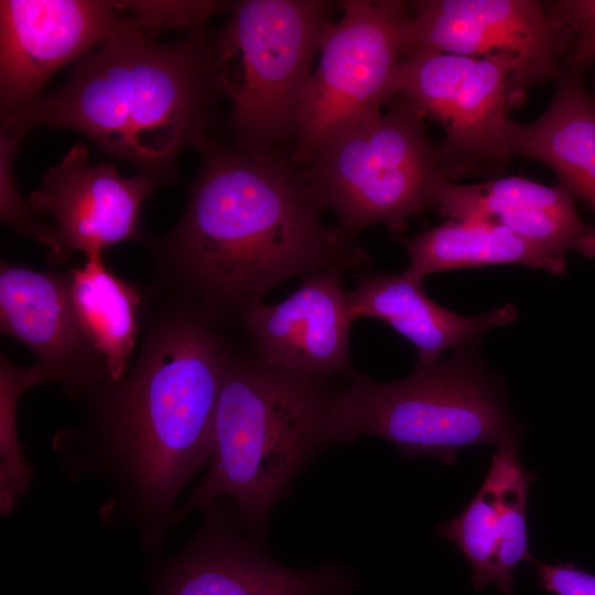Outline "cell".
<instances>
[{"mask_svg":"<svg viewBox=\"0 0 595 595\" xmlns=\"http://www.w3.org/2000/svg\"><path fill=\"white\" fill-rule=\"evenodd\" d=\"M47 383L42 367L35 363L21 367L0 358V513L8 516L22 501L33 483L34 470L19 442L17 408L23 393Z\"/></svg>","mask_w":595,"mask_h":595,"instance_id":"22","label":"cell"},{"mask_svg":"<svg viewBox=\"0 0 595 595\" xmlns=\"http://www.w3.org/2000/svg\"><path fill=\"white\" fill-rule=\"evenodd\" d=\"M555 83L551 102L536 120L508 118L502 154L547 165L559 185L595 214V99L585 90L582 69L569 63Z\"/></svg>","mask_w":595,"mask_h":595,"instance_id":"18","label":"cell"},{"mask_svg":"<svg viewBox=\"0 0 595 595\" xmlns=\"http://www.w3.org/2000/svg\"><path fill=\"white\" fill-rule=\"evenodd\" d=\"M539 587L553 595H595V574L573 563L534 561Z\"/></svg>","mask_w":595,"mask_h":595,"instance_id":"27","label":"cell"},{"mask_svg":"<svg viewBox=\"0 0 595 595\" xmlns=\"http://www.w3.org/2000/svg\"><path fill=\"white\" fill-rule=\"evenodd\" d=\"M404 245L407 271L420 280L436 272L489 264H522L553 274L565 271V258L489 224L448 219L407 239Z\"/></svg>","mask_w":595,"mask_h":595,"instance_id":"20","label":"cell"},{"mask_svg":"<svg viewBox=\"0 0 595 595\" xmlns=\"http://www.w3.org/2000/svg\"><path fill=\"white\" fill-rule=\"evenodd\" d=\"M336 389L235 349L223 380L207 469L176 508L173 527L219 500L245 532L261 534L275 504L325 446Z\"/></svg>","mask_w":595,"mask_h":595,"instance_id":"4","label":"cell"},{"mask_svg":"<svg viewBox=\"0 0 595 595\" xmlns=\"http://www.w3.org/2000/svg\"><path fill=\"white\" fill-rule=\"evenodd\" d=\"M345 271L331 267L310 273L284 301L250 307L240 324L251 354L269 366L304 376L353 378L349 338L354 320L344 289Z\"/></svg>","mask_w":595,"mask_h":595,"instance_id":"15","label":"cell"},{"mask_svg":"<svg viewBox=\"0 0 595 595\" xmlns=\"http://www.w3.org/2000/svg\"><path fill=\"white\" fill-rule=\"evenodd\" d=\"M0 331L37 358L47 383L85 403L111 381L102 357L86 338L75 314L69 274L1 262Z\"/></svg>","mask_w":595,"mask_h":595,"instance_id":"14","label":"cell"},{"mask_svg":"<svg viewBox=\"0 0 595 595\" xmlns=\"http://www.w3.org/2000/svg\"><path fill=\"white\" fill-rule=\"evenodd\" d=\"M196 151L199 170L181 219L144 242L151 292L226 328L286 280L371 263L354 236L323 223L325 206L291 154L241 150L214 137Z\"/></svg>","mask_w":595,"mask_h":595,"instance_id":"2","label":"cell"},{"mask_svg":"<svg viewBox=\"0 0 595 595\" xmlns=\"http://www.w3.org/2000/svg\"><path fill=\"white\" fill-rule=\"evenodd\" d=\"M304 88L291 151L300 166L326 141L381 113L405 56L410 2L342 0Z\"/></svg>","mask_w":595,"mask_h":595,"instance_id":"8","label":"cell"},{"mask_svg":"<svg viewBox=\"0 0 595 595\" xmlns=\"http://www.w3.org/2000/svg\"><path fill=\"white\" fill-rule=\"evenodd\" d=\"M388 110L326 141L300 165L336 226L354 236L372 225L402 230L409 217L435 208L443 175L423 116L402 95Z\"/></svg>","mask_w":595,"mask_h":595,"instance_id":"7","label":"cell"},{"mask_svg":"<svg viewBox=\"0 0 595 595\" xmlns=\"http://www.w3.org/2000/svg\"><path fill=\"white\" fill-rule=\"evenodd\" d=\"M67 270L78 323L105 360L111 381L117 380L129 370L142 332L144 292L116 275L102 255L86 257L83 267Z\"/></svg>","mask_w":595,"mask_h":595,"instance_id":"19","label":"cell"},{"mask_svg":"<svg viewBox=\"0 0 595 595\" xmlns=\"http://www.w3.org/2000/svg\"><path fill=\"white\" fill-rule=\"evenodd\" d=\"M516 68L509 53L475 57L418 51L401 62L394 95L444 128L436 153L450 181L506 160L501 134L509 118L508 82Z\"/></svg>","mask_w":595,"mask_h":595,"instance_id":"9","label":"cell"},{"mask_svg":"<svg viewBox=\"0 0 595 595\" xmlns=\"http://www.w3.org/2000/svg\"><path fill=\"white\" fill-rule=\"evenodd\" d=\"M136 28L121 1L1 0V118L40 97L60 68Z\"/></svg>","mask_w":595,"mask_h":595,"instance_id":"12","label":"cell"},{"mask_svg":"<svg viewBox=\"0 0 595 595\" xmlns=\"http://www.w3.org/2000/svg\"><path fill=\"white\" fill-rule=\"evenodd\" d=\"M410 8L405 56L435 51L516 57L517 68L508 82V109L519 106L530 87L556 79L574 45L569 28L537 0H420L411 1Z\"/></svg>","mask_w":595,"mask_h":595,"instance_id":"10","label":"cell"},{"mask_svg":"<svg viewBox=\"0 0 595 595\" xmlns=\"http://www.w3.org/2000/svg\"><path fill=\"white\" fill-rule=\"evenodd\" d=\"M594 63H595V60H594Z\"/></svg>","mask_w":595,"mask_h":595,"instance_id":"28","label":"cell"},{"mask_svg":"<svg viewBox=\"0 0 595 595\" xmlns=\"http://www.w3.org/2000/svg\"><path fill=\"white\" fill-rule=\"evenodd\" d=\"M137 26L155 37L161 31L205 26L213 14L229 11L232 2L225 1H121Z\"/></svg>","mask_w":595,"mask_h":595,"instance_id":"25","label":"cell"},{"mask_svg":"<svg viewBox=\"0 0 595 595\" xmlns=\"http://www.w3.org/2000/svg\"><path fill=\"white\" fill-rule=\"evenodd\" d=\"M333 7L324 0H241L210 31L230 104L232 147L262 151L295 139L301 98Z\"/></svg>","mask_w":595,"mask_h":595,"instance_id":"6","label":"cell"},{"mask_svg":"<svg viewBox=\"0 0 595 595\" xmlns=\"http://www.w3.org/2000/svg\"><path fill=\"white\" fill-rule=\"evenodd\" d=\"M522 433L500 379L473 348H464L397 381L355 375L349 386L335 391L328 440L332 445L378 436L404 458L433 456L452 465L462 450L474 445L519 448Z\"/></svg>","mask_w":595,"mask_h":595,"instance_id":"5","label":"cell"},{"mask_svg":"<svg viewBox=\"0 0 595 595\" xmlns=\"http://www.w3.org/2000/svg\"><path fill=\"white\" fill-rule=\"evenodd\" d=\"M225 99L210 31L160 42L136 28L77 61L61 87L2 117L1 130L21 139L40 125L72 129L165 184L177 155L213 137Z\"/></svg>","mask_w":595,"mask_h":595,"instance_id":"3","label":"cell"},{"mask_svg":"<svg viewBox=\"0 0 595 595\" xmlns=\"http://www.w3.org/2000/svg\"><path fill=\"white\" fill-rule=\"evenodd\" d=\"M538 480L519 458V448H498L491 456L485 484L494 494L502 524V536L494 584L505 594L513 591V572L522 562L534 563L529 549L527 505L530 487Z\"/></svg>","mask_w":595,"mask_h":595,"instance_id":"21","label":"cell"},{"mask_svg":"<svg viewBox=\"0 0 595 595\" xmlns=\"http://www.w3.org/2000/svg\"><path fill=\"white\" fill-rule=\"evenodd\" d=\"M162 184L147 173L123 177L110 163L91 164L87 148L76 143L46 171L29 203L52 217L67 261L77 251L89 257L121 242H145L141 206Z\"/></svg>","mask_w":595,"mask_h":595,"instance_id":"13","label":"cell"},{"mask_svg":"<svg viewBox=\"0 0 595 595\" xmlns=\"http://www.w3.org/2000/svg\"><path fill=\"white\" fill-rule=\"evenodd\" d=\"M141 345L121 378L85 403V419L51 443L71 482L94 478L108 497V528H131L160 552L178 497L212 455L218 398L235 351L221 327L195 307L144 292Z\"/></svg>","mask_w":595,"mask_h":595,"instance_id":"1","label":"cell"},{"mask_svg":"<svg viewBox=\"0 0 595 595\" xmlns=\"http://www.w3.org/2000/svg\"><path fill=\"white\" fill-rule=\"evenodd\" d=\"M20 138L3 130L0 133V217L21 236L35 240L48 251V260L65 262L58 231L53 224L43 220L19 192L13 165Z\"/></svg>","mask_w":595,"mask_h":595,"instance_id":"24","label":"cell"},{"mask_svg":"<svg viewBox=\"0 0 595 595\" xmlns=\"http://www.w3.org/2000/svg\"><path fill=\"white\" fill-rule=\"evenodd\" d=\"M435 531L459 548L470 564L475 589L494 584L502 524L496 498L486 485H482L459 515L437 526Z\"/></svg>","mask_w":595,"mask_h":595,"instance_id":"23","label":"cell"},{"mask_svg":"<svg viewBox=\"0 0 595 595\" xmlns=\"http://www.w3.org/2000/svg\"><path fill=\"white\" fill-rule=\"evenodd\" d=\"M435 209L448 219L505 227L556 257L573 250L595 258V227L580 218L574 198L559 184L521 176L456 184L442 176Z\"/></svg>","mask_w":595,"mask_h":595,"instance_id":"16","label":"cell"},{"mask_svg":"<svg viewBox=\"0 0 595 595\" xmlns=\"http://www.w3.org/2000/svg\"><path fill=\"white\" fill-rule=\"evenodd\" d=\"M199 513L185 545L148 571L152 595H350L358 587L336 563L301 570L272 560L241 530L228 500Z\"/></svg>","mask_w":595,"mask_h":595,"instance_id":"11","label":"cell"},{"mask_svg":"<svg viewBox=\"0 0 595 595\" xmlns=\"http://www.w3.org/2000/svg\"><path fill=\"white\" fill-rule=\"evenodd\" d=\"M348 303L354 322L375 317L409 339L418 351L416 367L437 364L448 349L473 348L486 331L508 325L519 315L511 303L477 316L454 313L433 302L424 292L423 280L407 270L361 277L348 293Z\"/></svg>","mask_w":595,"mask_h":595,"instance_id":"17","label":"cell"},{"mask_svg":"<svg viewBox=\"0 0 595 595\" xmlns=\"http://www.w3.org/2000/svg\"><path fill=\"white\" fill-rule=\"evenodd\" d=\"M548 10L573 33L574 45L566 62L585 69L595 60V0L545 2Z\"/></svg>","mask_w":595,"mask_h":595,"instance_id":"26","label":"cell"}]
</instances>
